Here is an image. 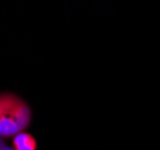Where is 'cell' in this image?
I'll return each instance as SVG.
<instances>
[{
	"label": "cell",
	"instance_id": "obj_2",
	"mask_svg": "<svg viewBox=\"0 0 160 150\" xmlns=\"http://www.w3.org/2000/svg\"><path fill=\"white\" fill-rule=\"evenodd\" d=\"M13 149L14 150H36L37 142L36 139L28 132H19L13 138Z\"/></svg>",
	"mask_w": 160,
	"mask_h": 150
},
{
	"label": "cell",
	"instance_id": "obj_3",
	"mask_svg": "<svg viewBox=\"0 0 160 150\" xmlns=\"http://www.w3.org/2000/svg\"><path fill=\"white\" fill-rule=\"evenodd\" d=\"M0 150H14V149L10 148V147H7L6 144L1 141V137H0Z\"/></svg>",
	"mask_w": 160,
	"mask_h": 150
},
{
	"label": "cell",
	"instance_id": "obj_1",
	"mask_svg": "<svg viewBox=\"0 0 160 150\" xmlns=\"http://www.w3.org/2000/svg\"><path fill=\"white\" fill-rule=\"evenodd\" d=\"M31 122L29 105L17 95L0 94V137H12L25 130Z\"/></svg>",
	"mask_w": 160,
	"mask_h": 150
}]
</instances>
